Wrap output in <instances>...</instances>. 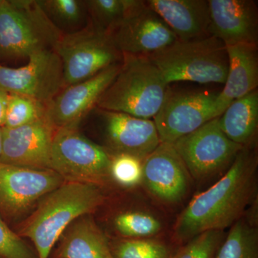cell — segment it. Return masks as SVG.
Here are the masks:
<instances>
[{
  "label": "cell",
  "mask_w": 258,
  "mask_h": 258,
  "mask_svg": "<svg viewBox=\"0 0 258 258\" xmlns=\"http://www.w3.org/2000/svg\"><path fill=\"white\" fill-rule=\"evenodd\" d=\"M258 159L254 147H243L225 175L191 200L178 217L174 239L184 243L207 231H222L244 215L255 196Z\"/></svg>",
  "instance_id": "obj_1"
},
{
  "label": "cell",
  "mask_w": 258,
  "mask_h": 258,
  "mask_svg": "<svg viewBox=\"0 0 258 258\" xmlns=\"http://www.w3.org/2000/svg\"><path fill=\"white\" fill-rule=\"evenodd\" d=\"M103 201L99 186L64 181L44 197L20 235L33 242L37 258H48L64 231L75 220L94 212Z\"/></svg>",
  "instance_id": "obj_2"
},
{
  "label": "cell",
  "mask_w": 258,
  "mask_h": 258,
  "mask_svg": "<svg viewBox=\"0 0 258 258\" xmlns=\"http://www.w3.org/2000/svg\"><path fill=\"white\" fill-rule=\"evenodd\" d=\"M148 56L123 54L118 74L97 103V108L153 119L167 88Z\"/></svg>",
  "instance_id": "obj_3"
},
{
  "label": "cell",
  "mask_w": 258,
  "mask_h": 258,
  "mask_svg": "<svg viewBox=\"0 0 258 258\" xmlns=\"http://www.w3.org/2000/svg\"><path fill=\"white\" fill-rule=\"evenodd\" d=\"M62 33L45 13L41 1L3 0L0 5V56L29 58L54 50Z\"/></svg>",
  "instance_id": "obj_4"
},
{
  "label": "cell",
  "mask_w": 258,
  "mask_h": 258,
  "mask_svg": "<svg viewBox=\"0 0 258 258\" xmlns=\"http://www.w3.org/2000/svg\"><path fill=\"white\" fill-rule=\"evenodd\" d=\"M148 57L168 86L179 81L225 84L227 79L225 45L211 35L191 41L177 40Z\"/></svg>",
  "instance_id": "obj_5"
},
{
  "label": "cell",
  "mask_w": 258,
  "mask_h": 258,
  "mask_svg": "<svg viewBox=\"0 0 258 258\" xmlns=\"http://www.w3.org/2000/svg\"><path fill=\"white\" fill-rule=\"evenodd\" d=\"M111 154L80 133L78 128L56 129L49 169L67 182L100 186L110 176Z\"/></svg>",
  "instance_id": "obj_6"
},
{
  "label": "cell",
  "mask_w": 258,
  "mask_h": 258,
  "mask_svg": "<svg viewBox=\"0 0 258 258\" xmlns=\"http://www.w3.org/2000/svg\"><path fill=\"white\" fill-rule=\"evenodd\" d=\"M55 50L62 62L64 87L91 79L123 59L111 35L90 23L79 31L63 34Z\"/></svg>",
  "instance_id": "obj_7"
},
{
  "label": "cell",
  "mask_w": 258,
  "mask_h": 258,
  "mask_svg": "<svg viewBox=\"0 0 258 258\" xmlns=\"http://www.w3.org/2000/svg\"><path fill=\"white\" fill-rule=\"evenodd\" d=\"M191 179L203 181L228 169L242 150L222 132L219 117L173 144Z\"/></svg>",
  "instance_id": "obj_8"
},
{
  "label": "cell",
  "mask_w": 258,
  "mask_h": 258,
  "mask_svg": "<svg viewBox=\"0 0 258 258\" xmlns=\"http://www.w3.org/2000/svg\"><path fill=\"white\" fill-rule=\"evenodd\" d=\"M218 92L174 91L168 87L162 104L153 118L161 143L173 144L215 117Z\"/></svg>",
  "instance_id": "obj_9"
},
{
  "label": "cell",
  "mask_w": 258,
  "mask_h": 258,
  "mask_svg": "<svg viewBox=\"0 0 258 258\" xmlns=\"http://www.w3.org/2000/svg\"><path fill=\"white\" fill-rule=\"evenodd\" d=\"M28 60L18 69L0 66V90L46 106L64 88L62 62L54 50L42 51Z\"/></svg>",
  "instance_id": "obj_10"
},
{
  "label": "cell",
  "mask_w": 258,
  "mask_h": 258,
  "mask_svg": "<svg viewBox=\"0 0 258 258\" xmlns=\"http://www.w3.org/2000/svg\"><path fill=\"white\" fill-rule=\"evenodd\" d=\"M111 37L122 54L149 56L177 41L175 34L146 5L134 0Z\"/></svg>",
  "instance_id": "obj_11"
},
{
  "label": "cell",
  "mask_w": 258,
  "mask_h": 258,
  "mask_svg": "<svg viewBox=\"0 0 258 258\" xmlns=\"http://www.w3.org/2000/svg\"><path fill=\"white\" fill-rule=\"evenodd\" d=\"M120 63L103 70L91 79L66 86L46 105L45 117L56 129L78 128L96 108L102 94L118 74Z\"/></svg>",
  "instance_id": "obj_12"
},
{
  "label": "cell",
  "mask_w": 258,
  "mask_h": 258,
  "mask_svg": "<svg viewBox=\"0 0 258 258\" xmlns=\"http://www.w3.org/2000/svg\"><path fill=\"white\" fill-rule=\"evenodd\" d=\"M63 182V179L50 169L0 163V210L10 216H19Z\"/></svg>",
  "instance_id": "obj_13"
},
{
  "label": "cell",
  "mask_w": 258,
  "mask_h": 258,
  "mask_svg": "<svg viewBox=\"0 0 258 258\" xmlns=\"http://www.w3.org/2000/svg\"><path fill=\"white\" fill-rule=\"evenodd\" d=\"M191 176L173 144L160 143L143 160L142 183L158 201L182 202L190 189Z\"/></svg>",
  "instance_id": "obj_14"
},
{
  "label": "cell",
  "mask_w": 258,
  "mask_h": 258,
  "mask_svg": "<svg viewBox=\"0 0 258 258\" xmlns=\"http://www.w3.org/2000/svg\"><path fill=\"white\" fill-rule=\"evenodd\" d=\"M55 128L44 116L18 128H2L0 163L35 169H49Z\"/></svg>",
  "instance_id": "obj_15"
},
{
  "label": "cell",
  "mask_w": 258,
  "mask_h": 258,
  "mask_svg": "<svg viewBox=\"0 0 258 258\" xmlns=\"http://www.w3.org/2000/svg\"><path fill=\"white\" fill-rule=\"evenodd\" d=\"M96 108L106 147L111 155L125 154L144 160L161 143L153 119Z\"/></svg>",
  "instance_id": "obj_16"
},
{
  "label": "cell",
  "mask_w": 258,
  "mask_h": 258,
  "mask_svg": "<svg viewBox=\"0 0 258 258\" xmlns=\"http://www.w3.org/2000/svg\"><path fill=\"white\" fill-rule=\"evenodd\" d=\"M209 32L225 45H258V7L253 0H208Z\"/></svg>",
  "instance_id": "obj_17"
},
{
  "label": "cell",
  "mask_w": 258,
  "mask_h": 258,
  "mask_svg": "<svg viewBox=\"0 0 258 258\" xmlns=\"http://www.w3.org/2000/svg\"><path fill=\"white\" fill-rule=\"evenodd\" d=\"M228 70L221 92L215 101V117H219L232 102L258 87V45H227Z\"/></svg>",
  "instance_id": "obj_18"
},
{
  "label": "cell",
  "mask_w": 258,
  "mask_h": 258,
  "mask_svg": "<svg viewBox=\"0 0 258 258\" xmlns=\"http://www.w3.org/2000/svg\"><path fill=\"white\" fill-rule=\"evenodd\" d=\"M145 3L178 40L191 41L210 36L208 0H147Z\"/></svg>",
  "instance_id": "obj_19"
},
{
  "label": "cell",
  "mask_w": 258,
  "mask_h": 258,
  "mask_svg": "<svg viewBox=\"0 0 258 258\" xmlns=\"http://www.w3.org/2000/svg\"><path fill=\"white\" fill-rule=\"evenodd\" d=\"M88 215L75 220L64 231L57 258H114L106 236Z\"/></svg>",
  "instance_id": "obj_20"
},
{
  "label": "cell",
  "mask_w": 258,
  "mask_h": 258,
  "mask_svg": "<svg viewBox=\"0 0 258 258\" xmlns=\"http://www.w3.org/2000/svg\"><path fill=\"white\" fill-rule=\"evenodd\" d=\"M224 134L242 147H254L258 132V90L232 102L219 116Z\"/></svg>",
  "instance_id": "obj_21"
},
{
  "label": "cell",
  "mask_w": 258,
  "mask_h": 258,
  "mask_svg": "<svg viewBox=\"0 0 258 258\" xmlns=\"http://www.w3.org/2000/svg\"><path fill=\"white\" fill-rule=\"evenodd\" d=\"M215 258H258V231L242 217L231 227Z\"/></svg>",
  "instance_id": "obj_22"
},
{
  "label": "cell",
  "mask_w": 258,
  "mask_h": 258,
  "mask_svg": "<svg viewBox=\"0 0 258 258\" xmlns=\"http://www.w3.org/2000/svg\"><path fill=\"white\" fill-rule=\"evenodd\" d=\"M134 0H88L85 1L90 24L98 31L111 35L124 18Z\"/></svg>",
  "instance_id": "obj_23"
},
{
  "label": "cell",
  "mask_w": 258,
  "mask_h": 258,
  "mask_svg": "<svg viewBox=\"0 0 258 258\" xmlns=\"http://www.w3.org/2000/svg\"><path fill=\"white\" fill-rule=\"evenodd\" d=\"M115 230L130 239L151 238L159 234L161 229L160 220L144 212H126L114 219Z\"/></svg>",
  "instance_id": "obj_24"
},
{
  "label": "cell",
  "mask_w": 258,
  "mask_h": 258,
  "mask_svg": "<svg viewBox=\"0 0 258 258\" xmlns=\"http://www.w3.org/2000/svg\"><path fill=\"white\" fill-rule=\"evenodd\" d=\"M45 111L43 103L30 97L9 93L4 127L13 128L28 124L45 116Z\"/></svg>",
  "instance_id": "obj_25"
},
{
  "label": "cell",
  "mask_w": 258,
  "mask_h": 258,
  "mask_svg": "<svg viewBox=\"0 0 258 258\" xmlns=\"http://www.w3.org/2000/svg\"><path fill=\"white\" fill-rule=\"evenodd\" d=\"M112 252L114 258H171L165 244L151 238L121 241Z\"/></svg>",
  "instance_id": "obj_26"
},
{
  "label": "cell",
  "mask_w": 258,
  "mask_h": 258,
  "mask_svg": "<svg viewBox=\"0 0 258 258\" xmlns=\"http://www.w3.org/2000/svg\"><path fill=\"white\" fill-rule=\"evenodd\" d=\"M143 160L129 154L111 155L110 176L120 186L134 187L142 181Z\"/></svg>",
  "instance_id": "obj_27"
},
{
  "label": "cell",
  "mask_w": 258,
  "mask_h": 258,
  "mask_svg": "<svg viewBox=\"0 0 258 258\" xmlns=\"http://www.w3.org/2000/svg\"><path fill=\"white\" fill-rule=\"evenodd\" d=\"M45 13L52 22L66 25L79 23L87 12L84 2L79 0H45L41 1Z\"/></svg>",
  "instance_id": "obj_28"
},
{
  "label": "cell",
  "mask_w": 258,
  "mask_h": 258,
  "mask_svg": "<svg viewBox=\"0 0 258 258\" xmlns=\"http://www.w3.org/2000/svg\"><path fill=\"white\" fill-rule=\"evenodd\" d=\"M0 256L4 258H35L28 246L0 218Z\"/></svg>",
  "instance_id": "obj_29"
},
{
  "label": "cell",
  "mask_w": 258,
  "mask_h": 258,
  "mask_svg": "<svg viewBox=\"0 0 258 258\" xmlns=\"http://www.w3.org/2000/svg\"><path fill=\"white\" fill-rule=\"evenodd\" d=\"M208 231L195 236L186 242V245L180 249L174 257L171 258H197L203 249L208 237Z\"/></svg>",
  "instance_id": "obj_30"
},
{
  "label": "cell",
  "mask_w": 258,
  "mask_h": 258,
  "mask_svg": "<svg viewBox=\"0 0 258 258\" xmlns=\"http://www.w3.org/2000/svg\"><path fill=\"white\" fill-rule=\"evenodd\" d=\"M223 237L222 231H208V237L197 258H213Z\"/></svg>",
  "instance_id": "obj_31"
},
{
  "label": "cell",
  "mask_w": 258,
  "mask_h": 258,
  "mask_svg": "<svg viewBox=\"0 0 258 258\" xmlns=\"http://www.w3.org/2000/svg\"><path fill=\"white\" fill-rule=\"evenodd\" d=\"M8 98H9V93L0 90V128H3L5 125Z\"/></svg>",
  "instance_id": "obj_32"
},
{
  "label": "cell",
  "mask_w": 258,
  "mask_h": 258,
  "mask_svg": "<svg viewBox=\"0 0 258 258\" xmlns=\"http://www.w3.org/2000/svg\"><path fill=\"white\" fill-rule=\"evenodd\" d=\"M2 153V128H0V156Z\"/></svg>",
  "instance_id": "obj_33"
},
{
  "label": "cell",
  "mask_w": 258,
  "mask_h": 258,
  "mask_svg": "<svg viewBox=\"0 0 258 258\" xmlns=\"http://www.w3.org/2000/svg\"><path fill=\"white\" fill-rule=\"evenodd\" d=\"M2 3H3V0H0V5H1Z\"/></svg>",
  "instance_id": "obj_34"
}]
</instances>
